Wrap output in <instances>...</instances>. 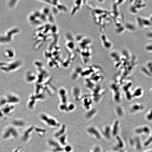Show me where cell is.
Masks as SVG:
<instances>
[{
  "mask_svg": "<svg viewBox=\"0 0 152 152\" xmlns=\"http://www.w3.org/2000/svg\"><path fill=\"white\" fill-rule=\"evenodd\" d=\"M36 77L37 76L33 73L29 72L26 74V80L28 82H32L35 81Z\"/></svg>",
  "mask_w": 152,
  "mask_h": 152,
  "instance_id": "obj_1",
  "label": "cell"
}]
</instances>
